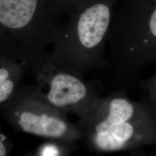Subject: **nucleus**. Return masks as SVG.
<instances>
[{"instance_id":"f257e3e1","label":"nucleus","mask_w":156,"mask_h":156,"mask_svg":"<svg viewBox=\"0 0 156 156\" xmlns=\"http://www.w3.org/2000/svg\"><path fill=\"white\" fill-rule=\"evenodd\" d=\"M156 105L131 100L117 91L102 97L94 111L75 124L97 153L134 150L156 144Z\"/></svg>"},{"instance_id":"f03ea898","label":"nucleus","mask_w":156,"mask_h":156,"mask_svg":"<svg viewBox=\"0 0 156 156\" xmlns=\"http://www.w3.org/2000/svg\"><path fill=\"white\" fill-rule=\"evenodd\" d=\"M41 13V0H0V56L33 70L46 56L45 46L59 33Z\"/></svg>"},{"instance_id":"7ed1b4c3","label":"nucleus","mask_w":156,"mask_h":156,"mask_svg":"<svg viewBox=\"0 0 156 156\" xmlns=\"http://www.w3.org/2000/svg\"><path fill=\"white\" fill-rule=\"evenodd\" d=\"M35 90L56 109L84 120L94 111L101 97L98 84L57 66L47 55L34 67Z\"/></svg>"},{"instance_id":"20e7f679","label":"nucleus","mask_w":156,"mask_h":156,"mask_svg":"<svg viewBox=\"0 0 156 156\" xmlns=\"http://www.w3.org/2000/svg\"><path fill=\"white\" fill-rule=\"evenodd\" d=\"M5 108L10 123L24 133L73 145L83 138L67 115L50 105L34 87H20Z\"/></svg>"},{"instance_id":"39448f33","label":"nucleus","mask_w":156,"mask_h":156,"mask_svg":"<svg viewBox=\"0 0 156 156\" xmlns=\"http://www.w3.org/2000/svg\"><path fill=\"white\" fill-rule=\"evenodd\" d=\"M26 69L22 62L0 56V108L7 106L20 88Z\"/></svg>"},{"instance_id":"423d86ee","label":"nucleus","mask_w":156,"mask_h":156,"mask_svg":"<svg viewBox=\"0 0 156 156\" xmlns=\"http://www.w3.org/2000/svg\"><path fill=\"white\" fill-rule=\"evenodd\" d=\"M50 141L41 145L37 150V155L43 156H67L70 153L71 146L67 142L49 140Z\"/></svg>"},{"instance_id":"0eeeda50","label":"nucleus","mask_w":156,"mask_h":156,"mask_svg":"<svg viewBox=\"0 0 156 156\" xmlns=\"http://www.w3.org/2000/svg\"><path fill=\"white\" fill-rule=\"evenodd\" d=\"M146 86L147 90L151 95V101L152 104L156 105V76H153L147 82L143 84Z\"/></svg>"},{"instance_id":"6e6552de","label":"nucleus","mask_w":156,"mask_h":156,"mask_svg":"<svg viewBox=\"0 0 156 156\" xmlns=\"http://www.w3.org/2000/svg\"><path fill=\"white\" fill-rule=\"evenodd\" d=\"M5 137L0 134V156H6L9 153V145Z\"/></svg>"},{"instance_id":"1a4fd4ad","label":"nucleus","mask_w":156,"mask_h":156,"mask_svg":"<svg viewBox=\"0 0 156 156\" xmlns=\"http://www.w3.org/2000/svg\"><path fill=\"white\" fill-rule=\"evenodd\" d=\"M149 26L151 33L156 36V11L154 10L151 15L149 22Z\"/></svg>"}]
</instances>
